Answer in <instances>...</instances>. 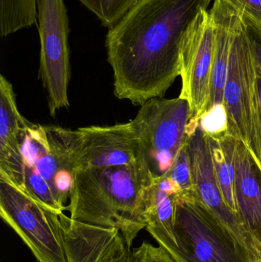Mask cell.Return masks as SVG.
I'll return each instance as SVG.
<instances>
[{"instance_id":"9c48e42d","label":"cell","mask_w":261,"mask_h":262,"mask_svg":"<svg viewBox=\"0 0 261 262\" xmlns=\"http://www.w3.org/2000/svg\"><path fill=\"white\" fill-rule=\"evenodd\" d=\"M215 25L211 12L202 9L187 28L181 45L180 98L191 107V119H200L209 99L215 50Z\"/></svg>"},{"instance_id":"ffe728a7","label":"cell","mask_w":261,"mask_h":262,"mask_svg":"<svg viewBox=\"0 0 261 262\" xmlns=\"http://www.w3.org/2000/svg\"><path fill=\"white\" fill-rule=\"evenodd\" d=\"M131 262H176L170 254L159 246L144 241L140 246L133 249L131 253Z\"/></svg>"},{"instance_id":"7c38bea8","label":"cell","mask_w":261,"mask_h":262,"mask_svg":"<svg viewBox=\"0 0 261 262\" xmlns=\"http://www.w3.org/2000/svg\"><path fill=\"white\" fill-rule=\"evenodd\" d=\"M60 216L67 262H131V247L117 229Z\"/></svg>"},{"instance_id":"30bf717a","label":"cell","mask_w":261,"mask_h":262,"mask_svg":"<svg viewBox=\"0 0 261 262\" xmlns=\"http://www.w3.org/2000/svg\"><path fill=\"white\" fill-rule=\"evenodd\" d=\"M187 145L194 201L208 209L259 261L261 254L255 243L224 200L215 172L210 139L201 128L199 120H190Z\"/></svg>"},{"instance_id":"44dd1931","label":"cell","mask_w":261,"mask_h":262,"mask_svg":"<svg viewBox=\"0 0 261 262\" xmlns=\"http://www.w3.org/2000/svg\"><path fill=\"white\" fill-rule=\"evenodd\" d=\"M243 15V14H242ZM247 35L249 38L251 52L254 57L257 72L261 75V28L252 20L243 15Z\"/></svg>"},{"instance_id":"5bb4252c","label":"cell","mask_w":261,"mask_h":262,"mask_svg":"<svg viewBox=\"0 0 261 262\" xmlns=\"http://www.w3.org/2000/svg\"><path fill=\"white\" fill-rule=\"evenodd\" d=\"M234 197L239 221L261 254V164L239 139L234 157Z\"/></svg>"},{"instance_id":"4fadbf2b","label":"cell","mask_w":261,"mask_h":262,"mask_svg":"<svg viewBox=\"0 0 261 262\" xmlns=\"http://www.w3.org/2000/svg\"><path fill=\"white\" fill-rule=\"evenodd\" d=\"M30 123L21 116L12 84L0 76V179L23 186L21 145Z\"/></svg>"},{"instance_id":"8992f818","label":"cell","mask_w":261,"mask_h":262,"mask_svg":"<svg viewBox=\"0 0 261 262\" xmlns=\"http://www.w3.org/2000/svg\"><path fill=\"white\" fill-rule=\"evenodd\" d=\"M0 215L39 262H67L61 216L0 179Z\"/></svg>"},{"instance_id":"277c9868","label":"cell","mask_w":261,"mask_h":262,"mask_svg":"<svg viewBox=\"0 0 261 262\" xmlns=\"http://www.w3.org/2000/svg\"><path fill=\"white\" fill-rule=\"evenodd\" d=\"M191 118L189 103L179 97L149 100L132 120L139 143V163L150 183L173 166L188 139Z\"/></svg>"},{"instance_id":"ba28073f","label":"cell","mask_w":261,"mask_h":262,"mask_svg":"<svg viewBox=\"0 0 261 262\" xmlns=\"http://www.w3.org/2000/svg\"><path fill=\"white\" fill-rule=\"evenodd\" d=\"M75 145V130L31 123L21 145L24 163L32 166L47 182L66 210L76 170Z\"/></svg>"},{"instance_id":"9a60e30c","label":"cell","mask_w":261,"mask_h":262,"mask_svg":"<svg viewBox=\"0 0 261 262\" xmlns=\"http://www.w3.org/2000/svg\"><path fill=\"white\" fill-rule=\"evenodd\" d=\"M181 198L180 189L167 175L150 183L146 196V229L174 261L179 250L175 230L176 209Z\"/></svg>"},{"instance_id":"8fae6325","label":"cell","mask_w":261,"mask_h":262,"mask_svg":"<svg viewBox=\"0 0 261 262\" xmlns=\"http://www.w3.org/2000/svg\"><path fill=\"white\" fill-rule=\"evenodd\" d=\"M75 130L76 169L139 163V143L131 121Z\"/></svg>"},{"instance_id":"e0dca14e","label":"cell","mask_w":261,"mask_h":262,"mask_svg":"<svg viewBox=\"0 0 261 262\" xmlns=\"http://www.w3.org/2000/svg\"><path fill=\"white\" fill-rule=\"evenodd\" d=\"M109 29L120 23L141 0H79Z\"/></svg>"},{"instance_id":"6da1fadb","label":"cell","mask_w":261,"mask_h":262,"mask_svg":"<svg viewBox=\"0 0 261 262\" xmlns=\"http://www.w3.org/2000/svg\"><path fill=\"white\" fill-rule=\"evenodd\" d=\"M212 0H141L109 29L105 46L114 94L142 106L163 98L181 75L182 38Z\"/></svg>"},{"instance_id":"5b68a950","label":"cell","mask_w":261,"mask_h":262,"mask_svg":"<svg viewBox=\"0 0 261 262\" xmlns=\"http://www.w3.org/2000/svg\"><path fill=\"white\" fill-rule=\"evenodd\" d=\"M176 262H257L258 260L208 209L179 201L175 222Z\"/></svg>"},{"instance_id":"d6986e66","label":"cell","mask_w":261,"mask_h":262,"mask_svg":"<svg viewBox=\"0 0 261 262\" xmlns=\"http://www.w3.org/2000/svg\"><path fill=\"white\" fill-rule=\"evenodd\" d=\"M203 132L211 138H219L228 133V116L223 104H216L199 119Z\"/></svg>"},{"instance_id":"7402d4cb","label":"cell","mask_w":261,"mask_h":262,"mask_svg":"<svg viewBox=\"0 0 261 262\" xmlns=\"http://www.w3.org/2000/svg\"><path fill=\"white\" fill-rule=\"evenodd\" d=\"M245 16L261 28V0H229Z\"/></svg>"},{"instance_id":"2e32d148","label":"cell","mask_w":261,"mask_h":262,"mask_svg":"<svg viewBox=\"0 0 261 262\" xmlns=\"http://www.w3.org/2000/svg\"><path fill=\"white\" fill-rule=\"evenodd\" d=\"M38 19V0H0V35L31 27Z\"/></svg>"},{"instance_id":"cb8c5ba5","label":"cell","mask_w":261,"mask_h":262,"mask_svg":"<svg viewBox=\"0 0 261 262\" xmlns=\"http://www.w3.org/2000/svg\"><path fill=\"white\" fill-rule=\"evenodd\" d=\"M257 262H261V258H260V260H259V261H257Z\"/></svg>"},{"instance_id":"3957f363","label":"cell","mask_w":261,"mask_h":262,"mask_svg":"<svg viewBox=\"0 0 261 262\" xmlns=\"http://www.w3.org/2000/svg\"><path fill=\"white\" fill-rule=\"evenodd\" d=\"M223 95V104L228 116V134L242 140L261 164L257 68L240 9L234 21Z\"/></svg>"},{"instance_id":"7a4b0ae2","label":"cell","mask_w":261,"mask_h":262,"mask_svg":"<svg viewBox=\"0 0 261 262\" xmlns=\"http://www.w3.org/2000/svg\"><path fill=\"white\" fill-rule=\"evenodd\" d=\"M148 176L139 163L76 169L67 210L75 221L121 232L130 247L146 229Z\"/></svg>"},{"instance_id":"ac0fdd59","label":"cell","mask_w":261,"mask_h":262,"mask_svg":"<svg viewBox=\"0 0 261 262\" xmlns=\"http://www.w3.org/2000/svg\"><path fill=\"white\" fill-rule=\"evenodd\" d=\"M165 175L170 177L180 189L182 201H194L187 140L179 150L173 166Z\"/></svg>"},{"instance_id":"603a6c76","label":"cell","mask_w":261,"mask_h":262,"mask_svg":"<svg viewBox=\"0 0 261 262\" xmlns=\"http://www.w3.org/2000/svg\"><path fill=\"white\" fill-rule=\"evenodd\" d=\"M257 92H258L259 109H260L261 125V75H259L258 73H257Z\"/></svg>"},{"instance_id":"52a82bcc","label":"cell","mask_w":261,"mask_h":262,"mask_svg":"<svg viewBox=\"0 0 261 262\" xmlns=\"http://www.w3.org/2000/svg\"><path fill=\"white\" fill-rule=\"evenodd\" d=\"M40 76L48 92L52 116L69 107V21L64 0H38Z\"/></svg>"}]
</instances>
